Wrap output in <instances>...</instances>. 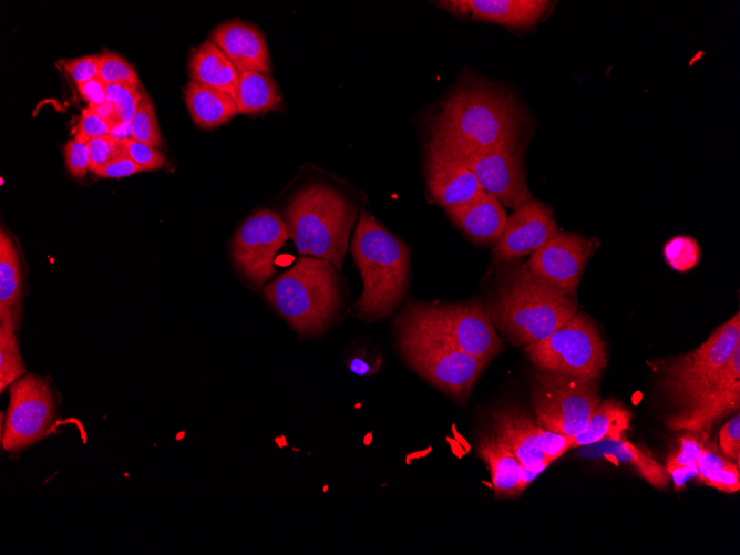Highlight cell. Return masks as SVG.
Wrapping results in <instances>:
<instances>
[{
    "mask_svg": "<svg viewBox=\"0 0 740 555\" xmlns=\"http://www.w3.org/2000/svg\"><path fill=\"white\" fill-rule=\"evenodd\" d=\"M484 307L493 326L515 346L545 339L577 311L574 296L518 259L500 264Z\"/></svg>",
    "mask_w": 740,
    "mask_h": 555,
    "instance_id": "cell-1",
    "label": "cell"
},
{
    "mask_svg": "<svg viewBox=\"0 0 740 555\" xmlns=\"http://www.w3.org/2000/svg\"><path fill=\"white\" fill-rule=\"evenodd\" d=\"M432 136L487 150L518 147L520 120L511 95L480 81H466L443 102Z\"/></svg>",
    "mask_w": 740,
    "mask_h": 555,
    "instance_id": "cell-2",
    "label": "cell"
},
{
    "mask_svg": "<svg viewBox=\"0 0 740 555\" xmlns=\"http://www.w3.org/2000/svg\"><path fill=\"white\" fill-rule=\"evenodd\" d=\"M350 250L363 282L357 315L366 321H376L392 314L408 289V246L371 214L361 210Z\"/></svg>",
    "mask_w": 740,
    "mask_h": 555,
    "instance_id": "cell-3",
    "label": "cell"
},
{
    "mask_svg": "<svg viewBox=\"0 0 740 555\" xmlns=\"http://www.w3.org/2000/svg\"><path fill=\"white\" fill-rule=\"evenodd\" d=\"M337 271L327 260L306 256L265 285L263 292L299 336H317L330 326L340 307Z\"/></svg>",
    "mask_w": 740,
    "mask_h": 555,
    "instance_id": "cell-4",
    "label": "cell"
},
{
    "mask_svg": "<svg viewBox=\"0 0 740 555\" xmlns=\"http://www.w3.org/2000/svg\"><path fill=\"white\" fill-rule=\"evenodd\" d=\"M357 207L336 189L320 184L297 193L286 209L289 237L300 255L342 268Z\"/></svg>",
    "mask_w": 740,
    "mask_h": 555,
    "instance_id": "cell-5",
    "label": "cell"
},
{
    "mask_svg": "<svg viewBox=\"0 0 740 555\" xmlns=\"http://www.w3.org/2000/svg\"><path fill=\"white\" fill-rule=\"evenodd\" d=\"M394 328L412 331L489 362L503 351L484 304L410 301L394 321Z\"/></svg>",
    "mask_w": 740,
    "mask_h": 555,
    "instance_id": "cell-6",
    "label": "cell"
},
{
    "mask_svg": "<svg viewBox=\"0 0 740 555\" xmlns=\"http://www.w3.org/2000/svg\"><path fill=\"white\" fill-rule=\"evenodd\" d=\"M535 421L549 431L575 438L600 403L596 379L537 369L530 382Z\"/></svg>",
    "mask_w": 740,
    "mask_h": 555,
    "instance_id": "cell-7",
    "label": "cell"
},
{
    "mask_svg": "<svg viewBox=\"0 0 740 555\" xmlns=\"http://www.w3.org/2000/svg\"><path fill=\"white\" fill-rule=\"evenodd\" d=\"M739 345L740 315L737 312L697 349L664 362L661 384L671 402L682 408L713 387Z\"/></svg>",
    "mask_w": 740,
    "mask_h": 555,
    "instance_id": "cell-8",
    "label": "cell"
},
{
    "mask_svg": "<svg viewBox=\"0 0 740 555\" xmlns=\"http://www.w3.org/2000/svg\"><path fill=\"white\" fill-rule=\"evenodd\" d=\"M537 369L599 379L607 364L606 347L589 317L575 314L543 340L526 345Z\"/></svg>",
    "mask_w": 740,
    "mask_h": 555,
    "instance_id": "cell-9",
    "label": "cell"
},
{
    "mask_svg": "<svg viewBox=\"0 0 740 555\" xmlns=\"http://www.w3.org/2000/svg\"><path fill=\"white\" fill-rule=\"evenodd\" d=\"M405 362L422 378L465 402L486 361L435 339L394 328Z\"/></svg>",
    "mask_w": 740,
    "mask_h": 555,
    "instance_id": "cell-10",
    "label": "cell"
},
{
    "mask_svg": "<svg viewBox=\"0 0 740 555\" xmlns=\"http://www.w3.org/2000/svg\"><path fill=\"white\" fill-rule=\"evenodd\" d=\"M9 393L1 446L17 453L53 433L59 421V402L50 382L33 373L14 381Z\"/></svg>",
    "mask_w": 740,
    "mask_h": 555,
    "instance_id": "cell-11",
    "label": "cell"
},
{
    "mask_svg": "<svg viewBox=\"0 0 740 555\" xmlns=\"http://www.w3.org/2000/svg\"><path fill=\"white\" fill-rule=\"evenodd\" d=\"M430 142L469 167L482 188L497 198L503 206L515 209L533 198L526 184L518 147L479 148L438 136H432Z\"/></svg>",
    "mask_w": 740,
    "mask_h": 555,
    "instance_id": "cell-12",
    "label": "cell"
},
{
    "mask_svg": "<svg viewBox=\"0 0 740 555\" xmlns=\"http://www.w3.org/2000/svg\"><path fill=\"white\" fill-rule=\"evenodd\" d=\"M492 429L534 477L569 450L573 442V438L544 429L527 412L514 405L492 412Z\"/></svg>",
    "mask_w": 740,
    "mask_h": 555,
    "instance_id": "cell-13",
    "label": "cell"
},
{
    "mask_svg": "<svg viewBox=\"0 0 740 555\" xmlns=\"http://www.w3.org/2000/svg\"><path fill=\"white\" fill-rule=\"evenodd\" d=\"M288 237L286 223L276 212L254 213L243 222L232 241L237 269L250 284L265 286L275 271V255Z\"/></svg>",
    "mask_w": 740,
    "mask_h": 555,
    "instance_id": "cell-14",
    "label": "cell"
},
{
    "mask_svg": "<svg viewBox=\"0 0 740 555\" xmlns=\"http://www.w3.org/2000/svg\"><path fill=\"white\" fill-rule=\"evenodd\" d=\"M740 407V345L724 366L717 383L667 419L674 431L706 433L712 423Z\"/></svg>",
    "mask_w": 740,
    "mask_h": 555,
    "instance_id": "cell-15",
    "label": "cell"
},
{
    "mask_svg": "<svg viewBox=\"0 0 740 555\" xmlns=\"http://www.w3.org/2000/svg\"><path fill=\"white\" fill-rule=\"evenodd\" d=\"M594 243L578 234L557 233L531 254L526 265L532 273L566 295L575 296Z\"/></svg>",
    "mask_w": 740,
    "mask_h": 555,
    "instance_id": "cell-16",
    "label": "cell"
},
{
    "mask_svg": "<svg viewBox=\"0 0 740 555\" xmlns=\"http://www.w3.org/2000/svg\"><path fill=\"white\" fill-rule=\"evenodd\" d=\"M557 233L551 207L531 198L513 209L507 217L494 244L493 260L501 264L533 254Z\"/></svg>",
    "mask_w": 740,
    "mask_h": 555,
    "instance_id": "cell-17",
    "label": "cell"
},
{
    "mask_svg": "<svg viewBox=\"0 0 740 555\" xmlns=\"http://www.w3.org/2000/svg\"><path fill=\"white\" fill-rule=\"evenodd\" d=\"M425 171L429 192L444 208L466 203L484 192L469 167L432 142L428 144Z\"/></svg>",
    "mask_w": 740,
    "mask_h": 555,
    "instance_id": "cell-18",
    "label": "cell"
},
{
    "mask_svg": "<svg viewBox=\"0 0 740 555\" xmlns=\"http://www.w3.org/2000/svg\"><path fill=\"white\" fill-rule=\"evenodd\" d=\"M210 40L225 53L239 72L271 71L266 40L255 25L233 20L217 25Z\"/></svg>",
    "mask_w": 740,
    "mask_h": 555,
    "instance_id": "cell-19",
    "label": "cell"
},
{
    "mask_svg": "<svg viewBox=\"0 0 740 555\" xmlns=\"http://www.w3.org/2000/svg\"><path fill=\"white\" fill-rule=\"evenodd\" d=\"M449 218L475 244H495L507 216L502 203L487 192L455 206L445 208Z\"/></svg>",
    "mask_w": 740,
    "mask_h": 555,
    "instance_id": "cell-20",
    "label": "cell"
},
{
    "mask_svg": "<svg viewBox=\"0 0 740 555\" xmlns=\"http://www.w3.org/2000/svg\"><path fill=\"white\" fill-rule=\"evenodd\" d=\"M476 453L490 471L496 497H514L535 479L512 450L493 433L481 436Z\"/></svg>",
    "mask_w": 740,
    "mask_h": 555,
    "instance_id": "cell-21",
    "label": "cell"
},
{
    "mask_svg": "<svg viewBox=\"0 0 740 555\" xmlns=\"http://www.w3.org/2000/svg\"><path fill=\"white\" fill-rule=\"evenodd\" d=\"M239 71L225 53L212 41L206 40L195 48L188 60L191 80L212 86L234 99Z\"/></svg>",
    "mask_w": 740,
    "mask_h": 555,
    "instance_id": "cell-22",
    "label": "cell"
},
{
    "mask_svg": "<svg viewBox=\"0 0 740 555\" xmlns=\"http://www.w3.org/2000/svg\"><path fill=\"white\" fill-rule=\"evenodd\" d=\"M473 19L516 29L536 24L546 13V0H467Z\"/></svg>",
    "mask_w": 740,
    "mask_h": 555,
    "instance_id": "cell-23",
    "label": "cell"
},
{
    "mask_svg": "<svg viewBox=\"0 0 740 555\" xmlns=\"http://www.w3.org/2000/svg\"><path fill=\"white\" fill-rule=\"evenodd\" d=\"M184 96L193 122L203 129L216 127L238 113L229 94L193 80L185 85Z\"/></svg>",
    "mask_w": 740,
    "mask_h": 555,
    "instance_id": "cell-24",
    "label": "cell"
},
{
    "mask_svg": "<svg viewBox=\"0 0 740 555\" xmlns=\"http://www.w3.org/2000/svg\"><path fill=\"white\" fill-rule=\"evenodd\" d=\"M21 270L17 248L12 238L0 233V321L11 320L19 325L21 312Z\"/></svg>",
    "mask_w": 740,
    "mask_h": 555,
    "instance_id": "cell-25",
    "label": "cell"
},
{
    "mask_svg": "<svg viewBox=\"0 0 740 555\" xmlns=\"http://www.w3.org/2000/svg\"><path fill=\"white\" fill-rule=\"evenodd\" d=\"M630 418V412L620 402L605 400L590 414L584 430L573 438L571 449L620 439L629 429Z\"/></svg>",
    "mask_w": 740,
    "mask_h": 555,
    "instance_id": "cell-26",
    "label": "cell"
},
{
    "mask_svg": "<svg viewBox=\"0 0 740 555\" xmlns=\"http://www.w3.org/2000/svg\"><path fill=\"white\" fill-rule=\"evenodd\" d=\"M234 100L238 113L257 114L278 109L281 104L279 89L269 74L259 71L239 73Z\"/></svg>",
    "mask_w": 740,
    "mask_h": 555,
    "instance_id": "cell-27",
    "label": "cell"
},
{
    "mask_svg": "<svg viewBox=\"0 0 740 555\" xmlns=\"http://www.w3.org/2000/svg\"><path fill=\"white\" fill-rule=\"evenodd\" d=\"M602 451L606 458H615L631 465L652 486L657 489L667 486L669 474L666 467L629 441L621 438L605 440Z\"/></svg>",
    "mask_w": 740,
    "mask_h": 555,
    "instance_id": "cell-28",
    "label": "cell"
},
{
    "mask_svg": "<svg viewBox=\"0 0 740 555\" xmlns=\"http://www.w3.org/2000/svg\"><path fill=\"white\" fill-rule=\"evenodd\" d=\"M696 475L701 483L721 492L734 493L740 489L738 465L724 458L713 444L703 445Z\"/></svg>",
    "mask_w": 740,
    "mask_h": 555,
    "instance_id": "cell-29",
    "label": "cell"
},
{
    "mask_svg": "<svg viewBox=\"0 0 740 555\" xmlns=\"http://www.w3.org/2000/svg\"><path fill=\"white\" fill-rule=\"evenodd\" d=\"M699 434L686 431L667 458L665 467L676 490L681 489L685 481L697 473V461L705 445V439H700Z\"/></svg>",
    "mask_w": 740,
    "mask_h": 555,
    "instance_id": "cell-30",
    "label": "cell"
},
{
    "mask_svg": "<svg viewBox=\"0 0 740 555\" xmlns=\"http://www.w3.org/2000/svg\"><path fill=\"white\" fill-rule=\"evenodd\" d=\"M18 326L11 320L0 321V391L25 373L17 338Z\"/></svg>",
    "mask_w": 740,
    "mask_h": 555,
    "instance_id": "cell-31",
    "label": "cell"
},
{
    "mask_svg": "<svg viewBox=\"0 0 740 555\" xmlns=\"http://www.w3.org/2000/svg\"><path fill=\"white\" fill-rule=\"evenodd\" d=\"M130 136L153 147H158L162 143L152 102L144 92H142V97L130 122Z\"/></svg>",
    "mask_w": 740,
    "mask_h": 555,
    "instance_id": "cell-32",
    "label": "cell"
},
{
    "mask_svg": "<svg viewBox=\"0 0 740 555\" xmlns=\"http://www.w3.org/2000/svg\"><path fill=\"white\" fill-rule=\"evenodd\" d=\"M664 257L672 269L686 271L698 264L700 247L692 237L675 236L665 244Z\"/></svg>",
    "mask_w": 740,
    "mask_h": 555,
    "instance_id": "cell-33",
    "label": "cell"
},
{
    "mask_svg": "<svg viewBox=\"0 0 740 555\" xmlns=\"http://www.w3.org/2000/svg\"><path fill=\"white\" fill-rule=\"evenodd\" d=\"M99 76L107 84H124L138 88L140 80L134 69L120 55H100Z\"/></svg>",
    "mask_w": 740,
    "mask_h": 555,
    "instance_id": "cell-34",
    "label": "cell"
},
{
    "mask_svg": "<svg viewBox=\"0 0 740 555\" xmlns=\"http://www.w3.org/2000/svg\"><path fill=\"white\" fill-rule=\"evenodd\" d=\"M142 97L138 88L124 84H107L106 101L112 103L121 123H130Z\"/></svg>",
    "mask_w": 740,
    "mask_h": 555,
    "instance_id": "cell-35",
    "label": "cell"
},
{
    "mask_svg": "<svg viewBox=\"0 0 740 555\" xmlns=\"http://www.w3.org/2000/svg\"><path fill=\"white\" fill-rule=\"evenodd\" d=\"M86 144L90 154V171L93 173L109 162L126 155L123 140L112 134L91 138Z\"/></svg>",
    "mask_w": 740,
    "mask_h": 555,
    "instance_id": "cell-36",
    "label": "cell"
},
{
    "mask_svg": "<svg viewBox=\"0 0 740 555\" xmlns=\"http://www.w3.org/2000/svg\"><path fill=\"white\" fill-rule=\"evenodd\" d=\"M120 124L101 117L88 106L79 119L74 138L86 143L91 138L113 134Z\"/></svg>",
    "mask_w": 740,
    "mask_h": 555,
    "instance_id": "cell-37",
    "label": "cell"
},
{
    "mask_svg": "<svg viewBox=\"0 0 740 555\" xmlns=\"http://www.w3.org/2000/svg\"><path fill=\"white\" fill-rule=\"evenodd\" d=\"M123 142L126 155L138 165L142 172L154 171L164 166L165 157L156 147L138 142L132 137L124 138Z\"/></svg>",
    "mask_w": 740,
    "mask_h": 555,
    "instance_id": "cell-38",
    "label": "cell"
},
{
    "mask_svg": "<svg viewBox=\"0 0 740 555\" xmlns=\"http://www.w3.org/2000/svg\"><path fill=\"white\" fill-rule=\"evenodd\" d=\"M64 160L69 172L75 177H84L90 171V154L88 144L76 138L66 142Z\"/></svg>",
    "mask_w": 740,
    "mask_h": 555,
    "instance_id": "cell-39",
    "label": "cell"
},
{
    "mask_svg": "<svg viewBox=\"0 0 740 555\" xmlns=\"http://www.w3.org/2000/svg\"><path fill=\"white\" fill-rule=\"evenodd\" d=\"M719 446L727 458L740 465V415L739 412L719 431Z\"/></svg>",
    "mask_w": 740,
    "mask_h": 555,
    "instance_id": "cell-40",
    "label": "cell"
},
{
    "mask_svg": "<svg viewBox=\"0 0 740 555\" xmlns=\"http://www.w3.org/2000/svg\"><path fill=\"white\" fill-rule=\"evenodd\" d=\"M64 70L76 84L99 75L100 55H84L62 62Z\"/></svg>",
    "mask_w": 740,
    "mask_h": 555,
    "instance_id": "cell-41",
    "label": "cell"
},
{
    "mask_svg": "<svg viewBox=\"0 0 740 555\" xmlns=\"http://www.w3.org/2000/svg\"><path fill=\"white\" fill-rule=\"evenodd\" d=\"M142 172L138 165L127 155L117 157L94 172L100 177L120 178Z\"/></svg>",
    "mask_w": 740,
    "mask_h": 555,
    "instance_id": "cell-42",
    "label": "cell"
},
{
    "mask_svg": "<svg viewBox=\"0 0 740 555\" xmlns=\"http://www.w3.org/2000/svg\"><path fill=\"white\" fill-rule=\"evenodd\" d=\"M78 85L82 97L89 102V105L102 104L106 101V85L99 75Z\"/></svg>",
    "mask_w": 740,
    "mask_h": 555,
    "instance_id": "cell-43",
    "label": "cell"
},
{
    "mask_svg": "<svg viewBox=\"0 0 740 555\" xmlns=\"http://www.w3.org/2000/svg\"><path fill=\"white\" fill-rule=\"evenodd\" d=\"M440 6L448 9L449 11L456 13L459 16H467L470 13V8L467 0H458V1H441Z\"/></svg>",
    "mask_w": 740,
    "mask_h": 555,
    "instance_id": "cell-44",
    "label": "cell"
}]
</instances>
